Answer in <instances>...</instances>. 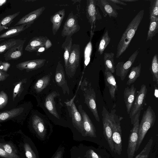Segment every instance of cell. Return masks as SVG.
I'll return each instance as SVG.
<instances>
[{"label":"cell","instance_id":"cell-1","mask_svg":"<svg viewBox=\"0 0 158 158\" xmlns=\"http://www.w3.org/2000/svg\"><path fill=\"white\" fill-rule=\"evenodd\" d=\"M144 10H140L133 18L123 33L118 44L116 57L119 58L130 45L143 18Z\"/></svg>","mask_w":158,"mask_h":158},{"label":"cell","instance_id":"cell-2","mask_svg":"<svg viewBox=\"0 0 158 158\" xmlns=\"http://www.w3.org/2000/svg\"><path fill=\"white\" fill-rule=\"evenodd\" d=\"M156 120V115L150 106L144 111L141 121L139 123L138 129V139L135 149L137 151L145 135L148 130L154 124Z\"/></svg>","mask_w":158,"mask_h":158},{"label":"cell","instance_id":"cell-3","mask_svg":"<svg viewBox=\"0 0 158 158\" xmlns=\"http://www.w3.org/2000/svg\"><path fill=\"white\" fill-rule=\"evenodd\" d=\"M115 110H112L113 122L112 139L114 147V152L120 155L121 154L122 149V129L120 121L123 119L115 113Z\"/></svg>","mask_w":158,"mask_h":158},{"label":"cell","instance_id":"cell-4","mask_svg":"<svg viewBox=\"0 0 158 158\" xmlns=\"http://www.w3.org/2000/svg\"><path fill=\"white\" fill-rule=\"evenodd\" d=\"M103 133L112 152H114V147L112 139L113 122L112 114L110 113L104 106L102 112Z\"/></svg>","mask_w":158,"mask_h":158},{"label":"cell","instance_id":"cell-5","mask_svg":"<svg viewBox=\"0 0 158 158\" xmlns=\"http://www.w3.org/2000/svg\"><path fill=\"white\" fill-rule=\"evenodd\" d=\"M80 47L79 44H73L72 46L67 65L65 67L66 74L73 76L78 67L80 58Z\"/></svg>","mask_w":158,"mask_h":158},{"label":"cell","instance_id":"cell-6","mask_svg":"<svg viewBox=\"0 0 158 158\" xmlns=\"http://www.w3.org/2000/svg\"><path fill=\"white\" fill-rule=\"evenodd\" d=\"M147 89L146 86L142 84L139 91L137 92L135 102L132 106L130 113L129 118L131 122L133 124L136 115L139 113H141L143 109L144 105H145V98L146 97Z\"/></svg>","mask_w":158,"mask_h":158},{"label":"cell","instance_id":"cell-7","mask_svg":"<svg viewBox=\"0 0 158 158\" xmlns=\"http://www.w3.org/2000/svg\"><path fill=\"white\" fill-rule=\"evenodd\" d=\"M140 113L135 116L133 127L129 135L127 152L128 158H133L135 152L138 139V129L139 124Z\"/></svg>","mask_w":158,"mask_h":158},{"label":"cell","instance_id":"cell-8","mask_svg":"<svg viewBox=\"0 0 158 158\" xmlns=\"http://www.w3.org/2000/svg\"><path fill=\"white\" fill-rule=\"evenodd\" d=\"M80 28L76 16L71 12L69 14L64 24L61 35L62 37L72 36L78 31Z\"/></svg>","mask_w":158,"mask_h":158},{"label":"cell","instance_id":"cell-9","mask_svg":"<svg viewBox=\"0 0 158 158\" xmlns=\"http://www.w3.org/2000/svg\"><path fill=\"white\" fill-rule=\"evenodd\" d=\"M98 0H87L86 8V17L89 22L91 25V29L93 28H95L96 26L95 23L97 20H100L102 19L97 7Z\"/></svg>","mask_w":158,"mask_h":158},{"label":"cell","instance_id":"cell-10","mask_svg":"<svg viewBox=\"0 0 158 158\" xmlns=\"http://www.w3.org/2000/svg\"><path fill=\"white\" fill-rule=\"evenodd\" d=\"M85 103L93 113L96 120L100 122L96 105V95L94 89L91 87L85 88L83 89Z\"/></svg>","mask_w":158,"mask_h":158},{"label":"cell","instance_id":"cell-11","mask_svg":"<svg viewBox=\"0 0 158 158\" xmlns=\"http://www.w3.org/2000/svg\"><path fill=\"white\" fill-rule=\"evenodd\" d=\"M139 53V50H136L125 63L119 62L115 67L116 74L120 77L121 81L125 79L128 72L133 64Z\"/></svg>","mask_w":158,"mask_h":158},{"label":"cell","instance_id":"cell-12","mask_svg":"<svg viewBox=\"0 0 158 158\" xmlns=\"http://www.w3.org/2000/svg\"><path fill=\"white\" fill-rule=\"evenodd\" d=\"M66 103L69 107L70 113L74 126L84 135L82 118L77 110L73 101L71 100Z\"/></svg>","mask_w":158,"mask_h":158},{"label":"cell","instance_id":"cell-13","mask_svg":"<svg viewBox=\"0 0 158 158\" xmlns=\"http://www.w3.org/2000/svg\"><path fill=\"white\" fill-rule=\"evenodd\" d=\"M78 110L83 119L84 136L91 137H96L95 127L89 117L82 109L81 105L78 106Z\"/></svg>","mask_w":158,"mask_h":158},{"label":"cell","instance_id":"cell-14","mask_svg":"<svg viewBox=\"0 0 158 158\" xmlns=\"http://www.w3.org/2000/svg\"><path fill=\"white\" fill-rule=\"evenodd\" d=\"M26 40H24L13 46L4 54V56L6 61L17 60L22 56L23 54V45Z\"/></svg>","mask_w":158,"mask_h":158},{"label":"cell","instance_id":"cell-15","mask_svg":"<svg viewBox=\"0 0 158 158\" xmlns=\"http://www.w3.org/2000/svg\"><path fill=\"white\" fill-rule=\"evenodd\" d=\"M45 9V7L43 6L29 13L20 19L15 26L24 24L32 25L41 15Z\"/></svg>","mask_w":158,"mask_h":158},{"label":"cell","instance_id":"cell-16","mask_svg":"<svg viewBox=\"0 0 158 158\" xmlns=\"http://www.w3.org/2000/svg\"><path fill=\"white\" fill-rule=\"evenodd\" d=\"M46 61L45 59H40L29 60L20 63L16 65V67L21 70L26 69L29 71L37 69L43 66Z\"/></svg>","mask_w":158,"mask_h":158},{"label":"cell","instance_id":"cell-17","mask_svg":"<svg viewBox=\"0 0 158 158\" xmlns=\"http://www.w3.org/2000/svg\"><path fill=\"white\" fill-rule=\"evenodd\" d=\"M136 88L134 84L129 88L126 87L123 92V98L126 105L127 111L129 114L136 95Z\"/></svg>","mask_w":158,"mask_h":158},{"label":"cell","instance_id":"cell-18","mask_svg":"<svg viewBox=\"0 0 158 158\" xmlns=\"http://www.w3.org/2000/svg\"><path fill=\"white\" fill-rule=\"evenodd\" d=\"M97 5L102 11L104 17L107 15L110 18L117 17L118 13L112 6L109 0H98Z\"/></svg>","mask_w":158,"mask_h":158},{"label":"cell","instance_id":"cell-19","mask_svg":"<svg viewBox=\"0 0 158 158\" xmlns=\"http://www.w3.org/2000/svg\"><path fill=\"white\" fill-rule=\"evenodd\" d=\"M104 74L105 83L109 89L111 98L114 99L116 92L118 90L117 85L114 77L109 71L105 70Z\"/></svg>","mask_w":158,"mask_h":158},{"label":"cell","instance_id":"cell-20","mask_svg":"<svg viewBox=\"0 0 158 158\" xmlns=\"http://www.w3.org/2000/svg\"><path fill=\"white\" fill-rule=\"evenodd\" d=\"M65 15L64 9L60 10L55 13L50 18L52 24V30L53 35H55L60 29Z\"/></svg>","mask_w":158,"mask_h":158},{"label":"cell","instance_id":"cell-21","mask_svg":"<svg viewBox=\"0 0 158 158\" xmlns=\"http://www.w3.org/2000/svg\"><path fill=\"white\" fill-rule=\"evenodd\" d=\"M47 36H40L32 38L26 47L25 50L29 52L36 51L39 48L44 47Z\"/></svg>","mask_w":158,"mask_h":158},{"label":"cell","instance_id":"cell-22","mask_svg":"<svg viewBox=\"0 0 158 158\" xmlns=\"http://www.w3.org/2000/svg\"><path fill=\"white\" fill-rule=\"evenodd\" d=\"M32 126L37 134L41 138H44L47 132L46 126L43 119L38 115H35L32 121Z\"/></svg>","mask_w":158,"mask_h":158},{"label":"cell","instance_id":"cell-23","mask_svg":"<svg viewBox=\"0 0 158 158\" xmlns=\"http://www.w3.org/2000/svg\"><path fill=\"white\" fill-rule=\"evenodd\" d=\"M31 25L24 24L9 28L7 31L0 35V39H7L16 36L30 27Z\"/></svg>","mask_w":158,"mask_h":158},{"label":"cell","instance_id":"cell-24","mask_svg":"<svg viewBox=\"0 0 158 158\" xmlns=\"http://www.w3.org/2000/svg\"><path fill=\"white\" fill-rule=\"evenodd\" d=\"M57 95L56 93L53 92L49 94L46 97L45 102V106L48 111L57 118H59L56 107L54 98Z\"/></svg>","mask_w":158,"mask_h":158},{"label":"cell","instance_id":"cell-25","mask_svg":"<svg viewBox=\"0 0 158 158\" xmlns=\"http://www.w3.org/2000/svg\"><path fill=\"white\" fill-rule=\"evenodd\" d=\"M114 57V54L113 52H105L103 57L105 71H109L112 73H114L115 71Z\"/></svg>","mask_w":158,"mask_h":158},{"label":"cell","instance_id":"cell-26","mask_svg":"<svg viewBox=\"0 0 158 158\" xmlns=\"http://www.w3.org/2000/svg\"><path fill=\"white\" fill-rule=\"evenodd\" d=\"M158 32V18L150 17L149 25L148 31L146 41L149 40H152Z\"/></svg>","mask_w":158,"mask_h":158},{"label":"cell","instance_id":"cell-27","mask_svg":"<svg viewBox=\"0 0 158 158\" xmlns=\"http://www.w3.org/2000/svg\"><path fill=\"white\" fill-rule=\"evenodd\" d=\"M73 39L72 36H67L62 43L61 48L64 51L63 57L65 67L67 65L71 48L72 46Z\"/></svg>","mask_w":158,"mask_h":158},{"label":"cell","instance_id":"cell-28","mask_svg":"<svg viewBox=\"0 0 158 158\" xmlns=\"http://www.w3.org/2000/svg\"><path fill=\"white\" fill-rule=\"evenodd\" d=\"M141 69V64L140 63L138 65L131 68L130 73L128 76V80L126 83L127 85H130L135 82L140 75Z\"/></svg>","mask_w":158,"mask_h":158},{"label":"cell","instance_id":"cell-29","mask_svg":"<svg viewBox=\"0 0 158 158\" xmlns=\"http://www.w3.org/2000/svg\"><path fill=\"white\" fill-rule=\"evenodd\" d=\"M20 11L7 15L0 20V32L2 31L8 29L14 19L18 16Z\"/></svg>","mask_w":158,"mask_h":158},{"label":"cell","instance_id":"cell-30","mask_svg":"<svg viewBox=\"0 0 158 158\" xmlns=\"http://www.w3.org/2000/svg\"><path fill=\"white\" fill-rule=\"evenodd\" d=\"M150 70L152 75L153 81L158 85V56L155 54L153 56L150 67Z\"/></svg>","mask_w":158,"mask_h":158},{"label":"cell","instance_id":"cell-31","mask_svg":"<svg viewBox=\"0 0 158 158\" xmlns=\"http://www.w3.org/2000/svg\"><path fill=\"white\" fill-rule=\"evenodd\" d=\"M94 31H93V30L91 29L90 39L85 48L84 51V69L88 65L90 61L92 49V40L94 35Z\"/></svg>","mask_w":158,"mask_h":158},{"label":"cell","instance_id":"cell-32","mask_svg":"<svg viewBox=\"0 0 158 158\" xmlns=\"http://www.w3.org/2000/svg\"><path fill=\"white\" fill-rule=\"evenodd\" d=\"M21 39H10L0 44V54L4 52L15 45L23 41Z\"/></svg>","mask_w":158,"mask_h":158},{"label":"cell","instance_id":"cell-33","mask_svg":"<svg viewBox=\"0 0 158 158\" xmlns=\"http://www.w3.org/2000/svg\"><path fill=\"white\" fill-rule=\"evenodd\" d=\"M49 75L45 76L39 79L34 85V88L37 92L40 93L48 85L50 81Z\"/></svg>","mask_w":158,"mask_h":158},{"label":"cell","instance_id":"cell-34","mask_svg":"<svg viewBox=\"0 0 158 158\" xmlns=\"http://www.w3.org/2000/svg\"><path fill=\"white\" fill-rule=\"evenodd\" d=\"M55 80L59 85H61L65 83L64 68L60 62H58L56 70Z\"/></svg>","mask_w":158,"mask_h":158},{"label":"cell","instance_id":"cell-35","mask_svg":"<svg viewBox=\"0 0 158 158\" xmlns=\"http://www.w3.org/2000/svg\"><path fill=\"white\" fill-rule=\"evenodd\" d=\"M110 41V38L109 36L108 31L106 30L102 36L99 44L98 52L100 55L103 54Z\"/></svg>","mask_w":158,"mask_h":158},{"label":"cell","instance_id":"cell-36","mask_svg":"<svg viewBox=\"0 0 158 158\" xmlns=\"http://www.w3.org/2000/svg\"><path fill=\"white\" fill-rule=\"evenodd\" d=\"M153 142V139L151 137L149 139L143 149L135 157V158H148Z\"/></svg>","mask_w":158,"mask_h":158},{"label":"cell","instance_id":"cell-37","mask_svg":"<svg viewBox=\"0 0 158 158\" xmlns=\"http://www.w3.org/2000/svg\"><path fill=\"white\" fill-rule=\"evenodd\" d=\"M0 147L12 158H19L14 151L12 146L9 143H0Z\"/></svg>","mask_w":158,"mask_h":158},{"label":"cell","instance_id":"cell-38","mask_svg":"<svg viewBox=\"0 0 158 158\" xmlns=\"http://www.w3.org/2000/svg\"><path fill=\"white\" fill-rule=\"evenodd\" d=\"M150 1V17L158 18V0H151Z\"/></svg>","mask_w":158,"mask_h":158},{"label":"cell","instance_id":"cell-39","mask_svg":"<svg viewBox=\"0 0 158 158\" xmlns=\"http://www.w3.org/2000/svg\"><path fill=\"white\" fill-rule=\"evenodd\" d=\"M25 154L27 158H37L32 148L28 143L24 144Z\"/></svg>","mask_w":158,"mask_h":158},{"label":"cell","instance_id":"cell-40","mask_svg":"<svg viewBox=\"0 0 158 158\" xmlns=\"http://www.w3.org/2000/svg\"><path fill=\"white\" fill-rule=\"evenodd\" d=\"M85 156L86 158H102L91 149H89L87 151Z\"/></svg>","mask_w":158,"mask_h":158},{"label":"cell","instance_id":"cell-41","mask_svg":"<svg viewBox=\"0 0 158 158\" xmlns=\"http://www.w3.org/2000/svg\"><path fill=\"white\" fill-rule=\"evenodd\" d=\"M10 66V64L8 62L0 61V70L6 71Z\"/></svg>","mask_w":158,"mask_h":158},{"label":"cell","instance_id":"cell-42","mask_svg":"<svg viewBox=\"0 0 158 158\" xmlns=\"http://www.w3.org/2000/svg\"><path fill=\"white\" fill-rule=\"evenodd\" d=\"M0 156L5 158H12L3 149L0 147Z\"/></svg>","mask_w":158,"mask_h":158},{"label":"cell","instance_id":"cell-43","mask_svg":"<svg viewBox=\"0 0 158 158\" xmlns=\"http://www.w3.org/2000/svg\"><path fill=\"white\" fill-rule=\"evenodd\" d=\"M9 117H10V115L8 113L4 112L0 114V120H5Z\"/></svg>","mask_w":158,"mask_h":158},{"label":"cell","instance_id":"cell-44","mask_svg":"<svg viewBox=\"0 0 158 158\" xmlns=\"http://www.w3.org/2000/svg\"><path fill=\"white\" fill-rule=\"evenodd\" d=\"M52 45L50 40L47 37L45 43L44 47L46 50H47Z\"/></svg>","mask_w":158,"mask_h":158},{"label":"cell","instance_id":"cell-45","mask_svg":"<svg viewBox=\"0 0 158 158\" xmlns=\"http://www.w3.org/2000/svg\"><path fill=\"white\" fill-rule=\"evenodd\" d=\"M63 154V151L62 150L57 151L52 158H62Z\"/></svg>","mask_w":158,"mask_h":158},{"label":"cell","instance_id":"cell-46","mask_svg":"<svg viewBox=\"0 0 158 158\" xmlns=\"http://www.w3.org/2000/svg\"><path fill=\"white\" fill-rule=\"evenodd\" d=\"M111 2L114 3L115 4H119L123 6H126L127 4L124 2L119 0H110Z\"/></svg>","mask_w":158,"mask_h":158},{"label":"cell","instance_id":"cell-47","mask_svg":"<svg viewBox=\"0 0 158 158\" xmlns=\"http://www.w3.org/2000/svg\"><path fill=\"white\" fill-rule=\"evenodd\" d=\"M45 50L44 47L40 48L36 51V54L37 56H39Z\"/></svg>","mask_w":158,"mask_h":158},{"label":"cell","instance_id":"cell-48","mask_svg":"<svg viewBox=\"0 0 158 158\" xmlns=\"http://www.w3.org/2000/svg\"><path fill=\"white\" fill-rule=\"evenodd\" d=\"M20 83H19L17 84L15 86L14 89V93H17L19 89V88L20 86Z\"/></svg>","mask_w":158,"mask_h":158},{"label":"cell","instance_id":"cell-49","mask_svg":"<svg viewBox=\"0 0 158 158\" xmlns=\"http://www.w3.org/2000/svg\"><path fill=\"white\" fill-rule=\"evenodd\" d=\"M121 1L123 2H135L137 1H138V0H120Z\"/></svg>","mask_w":158,"mask_h":158},{"label":"cell","instance_id":"cell-50","mask_svg":"<svg viewBox=\"0 0 158 158\" xmlns=\"http://www.w3.org/2000/svg\"><path fill=\"white\" fill-rule=\"evenodd\" d=\"M154 95L155 97L158 98V89L156 87L155 88Z\"/></svg>","mask_w":158,"mask_h":158},{"label":"cell","instance_id":"cell-51","mask_svg":"<svg viewBox=\"0 0 158 158\" xmlns=\"http://www.w3.org/2000/svg\"><path fill=\"white\" fill-rule=\"evenodd\" d=\"M5 102L4 99L2 98H0V105L3 103Z\"/></svg>","mask_w":158,"mask_h":158},{"label":"cell","instance_id":"cell-52","mask_svg":"<svg viewBox=\"0 0 158 158\" xmlns=\"http://www.w3.org/2000/svg\"><path fill=\"white\" fill-rule=\"evenodd\" d=\"M71 1L73 2H74V3H75L76 2H80L81 0H71Z\"/></svg>","mask_w":158,"mask_h":158},{"label":"cell","instance_id":"cell-53","mask_svg":"<svg viewBox=\"0 0 158 158\" xmlns=\"http://www.w3.org/2000/svg\"><path fill=\"white\" fill-rule=\"evenodd\" d=\"M2 73V72L1 71H0V77L1 76V73Z\"/></svg>","mask_w":158,"mask_h":158},{"label":"cell","instance_id":"cell-54","mask_svg":"<svg viewBox=\"0 0 158 158\" xmlns=\"http://www.w3.org/2000/svg\"><path fill=\"white\" fill-rule=\"evenodd\" d=\"M77 158H81L80 157H78Z\"/></svg>","mask_w":158,"mask_h":158}]
</instances>
